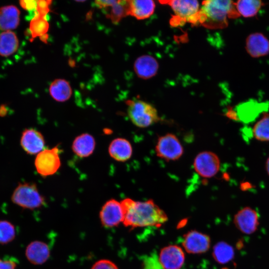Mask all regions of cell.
<instances>
[{"label":"cell","instance_id":"d6a6232c","mask_svg":"<svg viewBox=\"0 0 269 269\" xmlns=\"http://www.w3.org/2000/svg\"><path fill=\"white\" fill-rule=\"evenodd\" d=\"M117 0H96L95 3L100 8H106L112 6L114 4Z\"/></svg>","mask_w":269,"mask_h":269},{"label":"cell","instance_id":"1f68e13d","mask_svg":"<svg viewBox=\"0 0 269 269\" xmlns=\"http://www.w3.org/2000/svg\"><path fill=\"white\" fill-rule=\"evenodd\" d=\"M37 0H20L19 1L21 6L26 10H33L36 9Z\"/></svg>","mask_w":269,"mask_h":269},{"label":"cell","instance_id":"4dcf8cb0","mask_svg":"<svg viewBox=\"0 0 269 269\" xmlns=\"http://www.w3.org/2000/svg\"><path fill=\"white\" fill-rule=\"evenodd\" d=\"M16 263L13 260H1L0 258V269H15Z\"/></svg>","mask_w":269,"mask_h":269},{"label":"cell","instance_id":"277c9868","mask_svg":"<svg viewBox=\"0 0 269 269\" xmlns=\"http://www.w3.org/2000/svg\"><path fill=\"white\" fill-rule=\"evenodd\" d=\"M11 200L18 206L30 210L38 209L45 204V198L36 184L29 182L18 184L12 194Z\"/></svg>","mask_w":269,"mask_h":269},{"label":"cell","instance_id":"7a4b0ae2","mask_svg":"<svg viewBox=\"0 0 269 269\" xmlns=\"http://www.w3.org/2000/svg\"><path fill=\"white\" fill-rule=\"evenodd\" d=\"M240 16L235 2L232 0H206L200 9L199 21L205 22L212 28H222L228 25V18Z\"/></svg>","mask_w":269,"mask_h":269},{"label":"cell","instance_id":"5bb4252c","mask_svg":"<svg viewBox=\"0 0 269 269\" xmlns=\"http://www.w3.org/2000/svg\"><path fill=\"white\" fill-rule=\"evenodd\" d=\"M182 244L185 250L189 253H202L209 249L210 239L206 235L192 231L184 236Z\"/></svg>","mask_w":269,"mask_h":269},{"label":"cell","instance_id":"cb8c5ba5","mask_svg":"<svg viewBox=\"0 0 269 269\" xmlns=\"http://www.w3.org/2000/svg\"><path fill=\"white\" fill-rule=\"evenodd\" d=\"M234 254L233 247L224 242L218 243L213 248V258L219 264L228 263L234 258Z\"/></svg>","mask_w":269,"mask_h":269},{"label":"cell","instance_id":"7402d4cb","mask_svg":"<svg viewBox=\"0 0 269 269\" xmlns=\"http://www.w3.org/2000/svg\"><path fill=\"white\" fill-rule=\"evenodd\" d=\"M157 63L150 56L140 57L134 63V69L137 75L142 78H149L156 72Z\"/></svg>","mask_w":269,"mask_h":269},{"label":"cell","instance_id":"d590c367","mask_svg":"<svg viewBox=\"0 0 269 269\" xmlns=\"http://www.w3.org/2000/svg\"><path fill=\"white\" fill-rule=\"evenodd\" d=\"M244 246L243 239L239 240L236 244V247L239 250H241L244 247Z\"/></svg>","mask_w":269,"mask_h":269},{"label":"cell","instance_id":"484cf974","mask_svg":"<svg viewBox=\"0 0 269 269\" xmlns=\"http://www.w3.org/2000/svg\"><path fill=\"white\" fill-rule=\"evenodd\" d=\"M49 27V23L46 19V17L39 15L35 11L34 17L30 21L29 26L32 39L37 36L40 37L47 34Z\"/></svg>","mask_w":269,"mask_h":269},{"label":"cell","instance_id":"e0dca14e","mask_svg":"<svg viewBox=\"0 0 269 269\" xmlns=\"http://www.w3.org/2000/svg\"><path fill=\"white\" fill-rule=\"evenodd\" d=\"M20 11L13 5H6L0 8V29L10 31L15 29L19 23Z\"/></svg>","mask_w":269,"mask_h":269},{"label":"cell","instance_id":"3957f363","mask_svg":"<svg viewBox=\"0 0 269 269\" xmlns=\"http://www.w3.org/2000/svg\"><path fill=\"white\" fill-rule=\"evenodd\" d=\"M126 104L128 116L137 127L147 128L159 121L157 111L151 104L139 99L128 100Z\"/></svg>","mask_w":269,"mask_h":269},{"label":"cell","instance_id":"e575fe53","mask_svg":"<svg viewBox=\"0 0 269 269\" xmlns=\"http://www.w3.org/2000/svg\"><path fill=\"white\" fill-rule=\"evenodd\" d=\"M253 187V185L251 183L248 182H244L241 183L240 185L241 189L243 191H246L249 189H250Z\"/></svg>","mask_w":269,"mask_h":269},{"label":"cell","instance_id":"9c48e42d","mask_svg":"<svg viewBox=\"0 0 269 269\" xmlns=\"http://www.w3.org/2000/svg\"><path fill=\"white\" fill-rule=\"evenodd\" d=\"M174 13L182 20L195 23L199 21V3L197 0H175L169 1Z\"/></svg>","mask_w":269,"mask_h":269},{"label":"cell","instance_id":"8992f818","mask_svg":"<svg viewBox=\"0 0 269 269\" xmlns=\"http://www.w3.org/2000/svg\"><path fill=\"white\" fill-rule=\"evenodd\" d=\"M58 147L45 148L38 153L35 158L34 165L37 173L47 177L54 174L61 166Z\"/></svg>","mask_w":269,"mask_h":269},{"label":"cell","instance_id":"83f0119b","mask_svg":"<svg viewBox=\"0 0 269 269\" xmlns=\"http://www.w3.org/2000/svg\"><path fill=\"white\" fill-rule=\"evenodd\" d=\"M14 226L7 220H0V244L11 242L15 237Z\"/></svg>","mask_w":269,"mask_h":269},{"label":"cell","instance_id":"8d00e7d4","mask_svg":"<svg viewBox=\"0 0 269 269\" xmlns=\"http://www.w3.org/2000/svg\"><path fill=\"white\" fill-rule=\"evenodd\" d=\"M266 169L268 174L269 176V156L268 157L266 162Z\"/></svg>","mask_w":269,"mask_h":269},{"label":"cell","instance_id":"f1b7e54d","mask_svg":"<svg viewBox=\"0 0 269 269\" xmlns=\"http://www.w3.org/2000/svg\"><path fill=\"white\" fill-rule=\"evenodd\" d=\"M91 269H119L117 265L112 261L102 259L97 261Z\"/></svg>","mask_w":269,"mask_h":269},{"label":"cell","instance_id":"ac0fdd59","mask_svg":"<svg viewBox=\"0 0 269 269\" xmlns=\"http://www.w3.org/2000/svg\"><path fill=\"white\" fill-rule=\"evenodd\" d=\"M94 137L88 133L77 136L74 140L72 148L74 153L80 157H86L91 155L95 148Z\"/></svg>","mask_w":269,"mask_h":269},{"label":"cell","instance_id":"4fadbf2b","mask_svg":"<svg viewBox=\"0 0 269 269\" xmlns=\"http://www.w3.org/2000/svg\"><path fill=\"white\" fill-rule=\"evenodd\" d=\"M245 48L253 58H259L269 54V40L261 32L252 33L246 40Z\"/></svg>","mask_w":269,"mask_h":269},{"label":"cell","instance_id":"44dd1931","mask_svg":"<svg viewBox=\"0 0 269 269\" xmlns=\"http://www.w3.org/2000/svg\"><path fill=\"white\" fill-rule=\"evenodd\" d=\"M18 47V40L11 31H4L0 34V55L7 57L15 53Z\"/></svg>","mask_w":269,"mask_h":269},{"label":"cell","instance_id":"d4e9b609","mask_svg":"<svg viewBox=\"0 0 269 269\" xmlns=\"http://www.w3.org/2000/svg\"><path fill=\"white\" fill-rule=\"evenodd\" d=\"M254 137L260 141H269V113H263L262 117L254 125Z\"/></svg>","mask_w":269,"mask_h":269},{"label":"cell","instance_id":"6da1fadb","mask_svg":"<svg viewBox=\"0 0 269 269\" xmlns=\"http://www.w3.org/2000/svg\"><path fill=\"white\" fill-rule=\"evenodd\" d=\"M121 203L124 213L123 223L126 227H159L168 219L164 212L152 200L135 201L125 198Z\"/></svg>","mask_w":269,"mask_h":269},{"label":"cell","instance_id":"9a60e30c","mask_svg":"<svg viewBox=\"0 0 269 269\" xmlns=\"http://www.w3.org/2000/svg\"><path fill=\"white\" fill-rule=\"evenodd\" d=\"M50 248L45 243L34 241L30 243L25 250V256L28 261L35 265L45 263L49 258Z\"/></svg>","mask_w":269,"mask_h":269},{"label":"cell","instance_id":"52a82bcc","mask_svg":"<svg viewBox=\"0 0 269 269\" xmlns=\"http://www.w3.org/2000/svg\"><path fill=\"white\" fill-rule=\"evenodd\" d=\"M193 167L197 173L204 178L215 176L220 167V160L215 153L205 151L198 153L194 158Z\"/></svg>","mask_w":269,"mask_h":269},{"label":"cell","instance_id":"7c38bea8","mask_svg":"<svg viewBox=\"0 0 269 269\" xmlns=\"http://www.w3.org/2000/svg\"><path fill=\"white\" fill-rule=\"evenodd\" d=\"M184 254L176 245L163 248L160 251L159 260L164 269H180L184 264Z\"/></svg>","mask_w":269,"mask_h":269},{"label":"cell","instance_id":"d6986e66","mask_svg":"<svg viewBox=\"0 0 269 269\" xmlns=\"http://www.w3.org/2000/svg\"><path fill=\"white\" fill-rule=\"evenodd\" d=\"M129 14L138 20L150 17L154 12L155 4L151 0H129Z\"/></svg>","mask_w":269,"mask_h":269},{"label":"cell","instance_id":"2e32d148","mask_svg":"<svg viewBox=\"0 0 269 269\" xmlns=\"http://www.w3.org/2000/svg\"><path fill=\"white\" fill-rule=\"evenodd\" d=\"M108 151L114 159L120 162H125L131 157L133 148L128 140L118 137L111 142Z\"/></svg>","mask_w":269,"mask_h":269},{"label":"cell","instance_id":"30bf717a","mask_svg":"<svg viewBox=\"0 0 269 269\" xmlns=\"http://www.w3.org/2000/svg\"><path fill=\"white\" fill-rule=\"evenodd\" d=\"M234 223L241 232L246 234H253L259 224L258 213L250 207H244L235 215Z\"/></svg>","mask_w":269,"mask_h":269},{"label":"cell","instance_id":"603a6c76","mask_svg":"<svg viewBox=\"0 0 269 269\" xmlns=\"http://www.w3.org/2000/svg\"><path fill=\"white\" fill-rule=\"evenodd\" d=\"M235 4L240 16L248 18L256 16L264 3L259 0H239Z\"/></svg>","mask_w":269,"mask_h":269},{"label":"cell","instance_id":"4316f807","mask_svg":"<svg viewBox=\"0 0 269 269\" xmlns=\"http://www.w3.org/2000/svg\"><path fill=\"white\" fill-rule=\"evenodd\" d=\"M109 17L117 23L124 17L129 14V0H117L112 6Z\"/></svg>","mask_w":269,"mask_h":269},{"label":"cell","instance_id":"f546056e","mask_svg":"<svg viewBox=\"0 0 269 269\" xmlns=\"http://www.w3.org/2000/svg\"><path fill=\"white\" fill-rule=\"evenodd\" d=\"M51 0H39L37 2L36 12L40 16L46 17V14L50 11L49 6Z\"/></svg>","mask_w":269,"mask_h":269},{"label":"cell","instance_id":"8fae6325","mask_svg":"<svg viewBox=\"0 0 269 269\" xmlns=\"http://www.w3.org/2000/svg\"><path fill=\"white\" fill-rule=\"evenodd\" d=\"M20 143L22 149L30 155L37 154L45 149V141L43 135L33 128L26 129L22 132Z\"/></svg>","mask_w":269,"mask_h":269},{"label":"cell","instance_id":"ba28073f","mask_svg":"<svg viewBox=\"0 0 269 269\" xmlns=\"http://www.w3.org/2000/svg\"><path fill=\"white\" fill-rule=\"evenodd\" d=\"M102 225L106 228H113L123 222L124 213L121 203L112 199L102 206L99 214Z\"/></svg>","mask_w":269,"mask_h":269},{"label":"cell","instance_id":"5b68a950","mask_svg":"<svg viewBox=\"0 0 269 269\" xmlns=\"http://www.w3.org/2000/svg\"><path fill=\"white\" fill-rule=\"evenodd\" d=\"M155 150L158 157L166 161L179 159L184 152L183 147L178 137L171 133L159 137Z\"/></svg>","mask_w":269,"mask_h":269},{"label":"cell","instance_id":"ffe728a7","mask_svg":"<svg viewBox=\"0 0 269 269\" xmlns=\"http://www.w3.org/2000/svg\"><path fill=\"white\" fill-rule=\"evenodd\" d=\"M49 93L55 100L63 102L70 98L72 90L68 81L59 79L51 83L49 87Z\"/></svg>","mask_w":269,"mask_h":269},{"label":"cell","instance_id":"836d02e7","mask_svg":"<svg viewBox=\"0 0 269 269\" xmlns=\"http://www.w3.org/2000/svg\"><path fill=\"white\" fill-rule=\"evenodd\" d=\"M226 116L231 120L235 121L240 120L238 116L237 112L235 111L232 108H228L226 113Z\"/></svg>","mask_w":269,"mask_h":269},{"label":"cell","instance_id":"74e56055","mask_svg":"<svg viewBox=\"0 0 269 269\" xmlns=\"http://www.w3.org/2000/svg\"></svg>","mask_w":269,"mask_h":269}]
</instances>
